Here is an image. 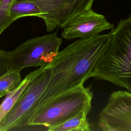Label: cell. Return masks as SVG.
Wrapping results in <instances>:
<instances>
[{
  "label": "cell",
  "mask_w": 131,
  "mask_h": 131,
  "mask_svg": "<svg viewBox=\"0 0 131 131\" xmlns=\"http://www.w3.org/2000/svg\"><path fill=\"white\" fill-rule=\"evenodd\" d=\"M8 71L5 51L0 49V76L4 74Z\"/></svg>",
  "instance_id": "15"
},
{
  "label": "cell",
  "mask_w": 131,
  "mask_h": 131,
  "mask_svg": "<svg viewBox=\"0 0 131 131\" xmlns=\"http://www.w3.org/2000/svg\"><path fill=\"white\" fill-rule=\"evenodd\" d=\"M48 66L47 69L27 85L12 109L0 121V131L16 129L23 127L26 118L49 83L51 69Z\"/></svg>",
  "instance_id": "5"
},
{
  "label": "cell",
  "mask_w": 131,
  "mask_h": 131,
  "mask_svg": "<svg viewBox=\"0 0 131 131\" xmlns=\"http://www.w3.org/2000/svg\"><path fill=\"white\" fill-rule=\"evenodd\" d=\"M90 112L82 110L70 119L61 124L49 127V131H90L91 125L89 123L86 116Z\"/></svg>",
  "instance_id": "10"
},
{
  "label": "cell",
  "mask_w": 131,
  "mask_h": 131,
  "mask_svg": "<svg viewBox=\"0 0 131 131\" xmlns=\"http://www.w3.org/2000/svg\"><path fill=\"white\" fill-rule=\"evenodd\" d=\"M108 44L90 77L106 80L131 92V15L111 30Z\"/></svg>",
  "instance_id": "2"
},
{
  "label": "cell",
  "mask_w": 131,
  "mask_h": 131,
  "mask_svg": "<svg viewBox=\"0 0 131 131\" xmlns=\"http://www.w3.org/2000/svg\"><path fill=\"white\" fill-rule=\"evenodd\" d=\"M62 39L56 32L30 38L11 51H5L8 71L20 73L24 68L46 66L59 52Z\"/></svg>",
  "instance_id": "4"
},
{
  "label": "cell",
  "mask_w": 131,
  "mask_h": 131,
  "mask_svg": "<svg viewBox=\"0 0 131 131\" xmlns=\"http://www.w3.org/2000/svg\"><path fill=\"white\" fill-rule=\"evenodd\" d=\"M10 14L14 21L25 16H33L41 18L43 13L37 5L32 2L14 1L10 8Z\"/></svg>",
  "instance_id": "11"
},
{
  "label": "cell",
  "mask_w": 131,
  "mask_h": 131,
  "mask_svg": "<svg viewBox=\"0 0 131 131\" xmlns=\"http://www.w3.org/2000/svg\"><path fill=\"white\" fill-rule=\"evenodd\" d=\"M113 28L114 25L109 23L103 15L97 13L91 9L71 20L63 28L61 36L66 40L77 38L86 39Z\"/></svg>",
  "instance_id": "7"
},
{
  "label": "cell",
  "mask_w": 131,
  "mask_h": 131,
  "mask_svg": "<svg viewBox=\"0 0 131 131\" xmlns=\"http://www.w3.org/2000/svg\"><path fill=\"white\" fill-rule=\"evenodd\" d=\"M20 73L8 71L0 76V98L16 89L21 83Z\"/></svg>",
  "instance_id": "13"
},
{
  "label": "cell",
  "mask_w": 131,
  "mask_h": 131,
  "mask_svg": "<svg viewBox=\"0 0 131 131\" xmlns=\"http://www.w3.org/2000/svg\"><path fill=\"white\" fill-rule=\"evenodd\" d=\"M94 0H69L67 11L61 28L81 13L92 9Z\"/></svg>",
  "instance_id": "12"
},
{
  "label": "cell",
  "mask_w": 131,
  "mask_h": 131,
  "mask_svg": "<svg viewBox=\"0 0 131 131\" xmlns=\"http://www.w3.org/2000/svg\"><path fill=\"white\" fill-rule=\"evenodd\" d=\"M93 92L81 85L60 93L35 108L28 116L24 126L52 127L61 124L82 110L90 112Z\"/></svg>",
  "instance_id": "3"
},
{
  "label": "cell",
  "mask_w": 131,
  "mask_h": 131,
  "mask_svg": "<svg viewBox=\"0 0 131 131\" xmlns=\"http://www.w3.org/2000/svg\"><path fill=\"white\" fill-rule=\"evenodd\" d=\"M14 0H0V35L13 22L10 10Z\"/></svg>",
  "instance_id": "14"
},
{
  "label": "cell",
  "mask_w": 131,
  "mask_h": 131,
  "mask_svg": "<svg viewBox=\"0 0 131 131\" xmlns=\"http://www.w3.org/2000/svg\"><path fill=\"white\" fill-rule=\"evenodd\" d=\"M98 125L104 131H131V93L112 92L99 114Z\"/></svg>",
  "instance_id": "6"
},
{
  "label": "cell",
  "mask_w": 131,
  "mask_h": 131,
  "mask_svg": "<svg viewBox=\"0 0 131 131\" xmlns=\"http://www.w3.org/2000/svg\"><path fill=\"white\" fill-rule=\"evenodd\" d=\"M110 38V33L80 38L59 51L49 64L51 69L49 83L29 114L54 96L83 85L90 78Z\"/></svg>",
  "instance_id": "1"
},
{
  "label": "cell",
  "mask_w": 131,
  "mask_h": 131,
  "mask_svg": "<svg viewBox=\"0 0 131 131\" xmlns=\"http://www.w3.org/2000/svg\"><path fill=\"white\" fill-rule=\"evenodd\" d=\"M48 65L40 67L38 69L30 72L25 76L20 84L16 89L6 95V97L0 104V121L12 109L27 85L35 77L47 69Z\"/></svg>",
  "instance_id": "9"
},
{
  "label": "cell",
  "mask_w": 131,
  "mask_h": 131,
  "mask_svg": "<svg viewBox=\"0 0 131 131\" xmlns=\"http://www.w3.org/2000/svg\"><path fill=\"white\" fill-rule=\"evenodd\" d=\"M32 2L40 8L43 15L42 19L47 30L51 32L58 27L61 28L66 16L69 0H14Z\"/></svg>",
  "instance_id": "8"
}]
</instances>
